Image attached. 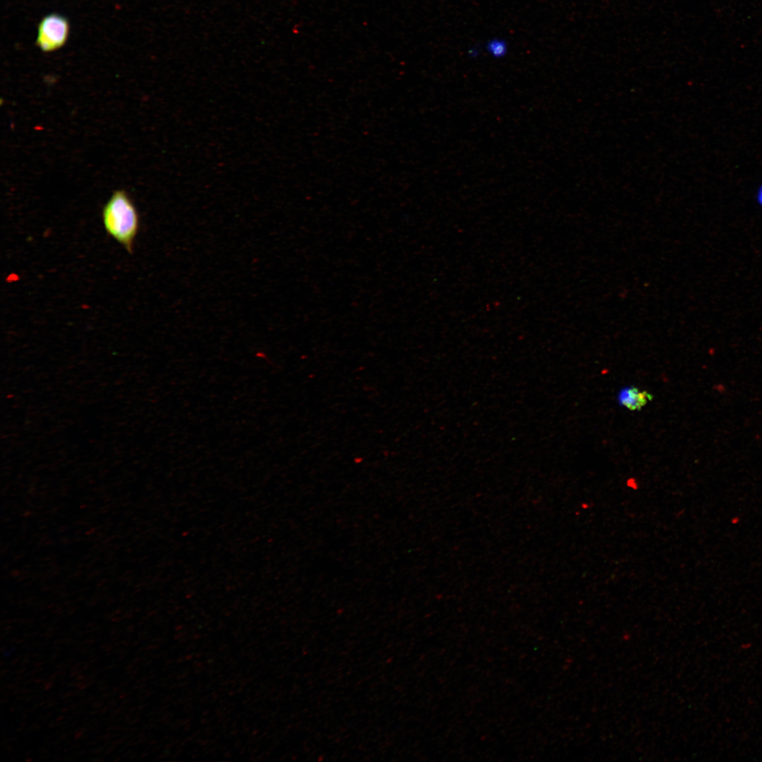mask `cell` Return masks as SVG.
I'll use <instances>...</instances> for the list:
<instances>
[{
    "label": "cell",
    "mask_w": 762,
    "mask_h": 762,
    "mask_svg": "<svg viewBox=\"0 0 762 762\" xmlns=\"http://www.w3.org/2000/svg\"><path fill=\"white\" fill-rule=\"evenodd\" d=\"M102 222L107 234L131 253L139 229L138 211L124 190L114 191L102 210Z\"/></svg>",
    "instance_id": "1"
},
{
    "label": "cell",
    "mask_w": 762,
    "mask_h": 762,
    "mask_svg": "<svg viewBox=\"0 0 762 762\" xmlns=\"http://www.w3.org/2000/svg\"><path fill=\"white\" fill-rule=\"evenodd\" d=\"M69 23L66 18L58 13L44 16L39 23L36 44L44 52L56 51L67 41Z\"/></svg>",
    "instance_id": "2"
},
{
    "label": "cell",
    "mask_w": 762,
    "mask_h": 762,
    "mask_svg": "<svg viewBox=\"0 0 762 762\" xmlns=\"http://www.w3.org/2000/svg\"><path fill=\"white\" fill-rule=\"evenodd\" d=\"M653 399L652 394L634 386L622 389L617 396L619 404L632 411L641 410Z\"/></svg>",
    "instance_id": "3"
},
{
    "label": "cell",
    "mask_w": 762,
    "mask_h": 762,
    "mask_svg": "<svg viewBox=\"0 0 762 762\" xmlns=\"http://www.w3.org/2000/svg\"><path fill=\"white\" fill-rule=\"evenodd\" d=\"M488 53L495 58L503 57L507 52V42L499 38L489 40L486 44Z\"/></svg>",
    "instance_id": "4"
},
{
    "label": "cell",
    "mask_w": 762,
    "mask_h": 762,
    "mask_svg": "<svg viewBox=\"0 0 762 762\" xmlns=\"http://www.w3.org/2000/svg\"><path fill=\"white\" fill-rule=\"evenodd\" d=\"M756 198L758 204L762 207V185L758 189Z\"/></svg>",
    "instance_id": "5"
}]
</instances>
